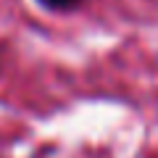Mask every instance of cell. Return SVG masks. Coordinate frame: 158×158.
I'll return each instance as SVG.
<instances>
[{"instance_id":"obj_1","label":"cell","mask_w":158,"mask_h":158,"mask_svg":"<svg viewBox=\"0 0 158 158\" xmlns=\"http://www.w3.org/2000/svg\"><path fill=\"white\" fill-rule=\"evenodd\" d=\"M45 11H53V13H61V11H74L77 6H82L85 0H37Z\"/></svg>"}]
</instances>
